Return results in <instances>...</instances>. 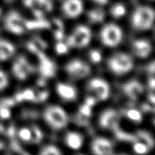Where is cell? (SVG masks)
Wrapping results in <instances>:
<instances>
[{
	"instance_id": "40",
	"label": "cell",
	"mask_w": 155,
	"mask_h": 155,
	"mask_svg": "<svg viewBox=\"0 0 155 155\" xmlns=\"http://www.w3.org/2000/svg\"><path fill=\"white\" fill-rule=\"evenodd\" d=\"M11 110L9 107H0V118L3 120H7L11 117Z\"/></svg>"
},
{
	"instance_id": "38",
	"label": "cell",
	"mask_w": 155,
	"mask_h": 155,
	"mask_svg": "<svg viewBox=\"0 0 155 155\" xmlns=\"http://www.w3.org/2000/svg\"><path fill=\"white\" fill-rule=\"evenodd\" d=\"M48 95H49V93H48V91H40V92H38L37 95H36L34 102H42L48 98Z\"/></svg>"
},
{
	"instance_id": "4",
	"label": "cell",
	"mask_w": 155,
	"mask_h": 155,
	"mask_svg": "<svg viewBox=\"0 0 155 155\" xmlns=\"http://www.w3.org/2000/svg\"><path fill=\"white\" fill-rule=\"evenodd\" d=\"M92 39V33L89 27L84 25H79L74 29V32L68 38L67 44L69 47L82 48L87 46Z\"/></svg>"
},
{
	"instance_id": "27",
	"label": "cell",
	"mask_w": 155,
	"mask_h": 155,
	"mask_svg": "<svg viewBox=\"0 0 155 155\" xmlns=\"http://www.w3.org/2000/svg\"><path fill=\"white\" fill-rule=\"evenodd\" d=\"M125 116L133 122L140 123L142 120V113L137 109H130L126 112Z\"/></svg>"
},
{
	"instance_id": "43",
	"label": "cell",
	"mask_w": 155,
	"mask_h": 155,
	"mask_svg": "<svg viewBox=\"0 0 155 155\" xmlns=\"http://www.w3.org/2000/svg\"><path fill=\"white\" fill-rule=\"evenodd\" d=\"M14 99H15V102L16 103H21L23 101H24V99H23V97H22V94H21V92H18V93L15 95V98H14Z\"/></svg>"
},
{
	"instance_id": "6",
	"label": "cell",
	"mask_w": 155,
	"mask_h": 155,
	"mask_svg": "<svg viewBox=\"0 0 155 155\" xmlns=\"http://www.w3.org/2000/svg\"><path fill=\"white\" fill-rule=\"evenodd\" d=\"M25 20L16 11H11L4 20V27L8 31L14 34H22L25 32Z\"/></svg>"
},
{
	"instance_id": "22",
	"label": "cell",
	"mask_w": 155,
	"mask_h": 155,
	"mask_svg": "<svg viewBox=\"0 0 155 155\" xmlns=\"http://www.w3.org/2000/svg\"><path fill=\"white\" fill-rule=\"evenodd\" d=\"M53 27V32H54V38L58 41H61L64 36V26L63 22L58 18H54L52 24H51V27Z\"/></svg>"
},
{
	"instance_id": "18",
	"label": "cell",
	"mask_w": 155,
	"mask_h": 155,
	"mask_svg": "<svg viewBox=\"0 0 155 155\" xmlns=\"http://www.w3.org/2000/svg\"><path fill=\"white\" fill-rule=\"evenodd\" d=\"M66 145L74 150L80 149L83 143V136L77 132H69L64 138Z\"/></svg>"
},
{
	"instance_id": "26",
	"label": "cell",
	"mask_w": 155,
	"mask_h": 155,
	"mask_svg": "<svg viewBox=\"0 0 155 155\" xmlns=\"http://www.w3.org/2000/svg\"><path fill=\"white\" fill-rule=\"evenodd\" d=\"M126 12H127V8H126L125 5L121 3L115 4L110 8V14L114 18H117V19L124 16L126 15Z\"/></svg>"
},
{
	"instance_id": "48",
	"label": "cell",
	"mask_w": 155,
	"mask_h": 155,
	"mask_svg": "<svg viewBox=\"0 0 155 155\" xmlns=\"http://www.w3.org/2000/svg\"><path fill=\"white\" fill-rule=\"evenodd\" d=\"M153 122H154V124H155V118L154 119V120H153Z\"/></svg>"
},
{
	"instance_id": "28",
	"label": "cell",
	"mask_w": 155,
	"mask_h": 155,
	"mask_svg": "<svg viewBox=\"0 0 155 155\" xmlns=\"http://www.w3.org/2000/svg\"><path fill=\"white\" fill-rule=\"evenodd\" d=\"M30 130H31V142H30L33 144H39L43 137L41 130L37 126L33 125L30 128Z\"/></svg>"
},
{
	"instance_id": "15",
	"label": "cell",
	"mask_w": 155,
	"mask_h": 155,
	"mask_svg": "<svg viewBox=\"0 0 155 155\" xmlns=\"http://www.w3.org/2000/svg\"><path fill=\"white\" fill-rule=\"evenodd\" d=\"M122 90L130 99L137 100L143 93L144 87L142 83L137 80H132L123 85Z\"/></svg>"
},
{
	"instance_id": "46",
	"label": "cell",
	"mask_w": 155,
	"mask_h": 155,
	"mask_svg": "<svg viewBox=\"0 0 155 155\" xmlns=\"http://www.w3.org/2000/svg\"><path fill=\"white\" fill-rule=\"evenodd\" d=\"M5 148V144L2 142H0V150L3 149Z\"/></svg>"
},
{
	"instance_id": "35",
	"label": "cell",
	"mask_w": 155,
	"mask_h": 155,
	"mask_svg": "<svg viewBox=\"0 0 155 155\" xmlns=\"http://www.w3.org/2000/svg\"><path fill=\"white\" fill-rule=\"evenodd\" d=\"M89 58L93 63L98 64L101 62L102 56H101V52L98 50L93 49L89 51Z\"/></svg>"
},
{
	"instance_id": "11",
	"label": "cell",
	"mask_w": 155,
	"mask_h": 155,
	"mask_svg": "<svg viewBox=\"0 0 155 155\" xmlns=\"http://www.w3.org/2000/svg\"><path fill=\"white\" fill-rule=\"evenodd\" d=\"M39 59V72L42 79L51 78L56 74V65L52 60L45 54L43 51H40L36 54Z\"/></svg>"
},
{
	"instance_id": "14",
	"label": "cell",
	"mask_w": 155,
	"mask_h": 155,
	"mask_svg": "<svg viewBox=\"0 0 155 155\" xmlns=\"http://www.w3.org/2000/svg\"><path fill=\"white\" fill-rule=\"evenodd\" d=\"M62 11L67 18H76L80 16L83 11L82 0H64L62 4Z\"/></svg>"
},
{
	"instance_id": "37",
	"label": "cell",
	"mask_w": 155,
	"mask_h": 155,
	"mask_svg": "<svg viewBox=\"0 0 155 155\" xmlns=\"http://www.w3.org/2000/svg\"><path fill=\"white\" fill-rule=\"evenodd\" d=\"M76 124L79 126H83V127H86V126L89 125V117H86L83 116V115L78 114L77 115L75 118Z\"/></svg>"
},
{
	"instance_id": "17",
	"label": "cell",
	"mask_w": 155,
	"mask_h": 155,
	"mask_svg": "<svg viewBox=\"0 0 155 155\" xmlns=\"http://www.w3.org/2000/svg\"><path fill=\"white\" fill-rule=\"evenodd\" d=\"M132 47L134 54L141 58L148 57L152 51V46L151 43L145 39H136L133 41Z\"/></svg>"
},
{
	"instance_id": "3",
	"label": "cell",
	"mask_w": 155,
	"mask_h": 155,
	"mask_svg": "<svg viewBox=\"0 0 155 155\" xmlns=\"http://www.w3.org/2000/svg\"><path fill=\"white\" fill-rule=\"evenodd\" d=\"M110 71L115 75L121 76L132 71L134 67L133 60L130 54L124 52L116 53L107 61Z\"/></svg>"
},
{
	"instance_id": "7",
	"label": "cell",
	"mask_w": 155,
	"mask_h": 155,
	"mask_svg": "<svg viewBox=\"0 0 155 155\" xmlns=\"http://www.w3.org/2000/svg\"><path fill=\"white\" fill-rule=\"evenodd\" d=\"M87 89L99 101H105L110 95V88L108 83L101 78L92 79L88 83Z\"/></svg>"
},
{
	"instance_id": "39",
	"label": "cell",
	"mask_w": 155,
	"mask_h": 155,
	"mask_svg": "<svg viewBox=\"0 0 155 155\" xmlns=\"http://www.w3.org/2000/svg\"><path fill=\"white\" fill-rule=\"evenodd\" d=\"M8 85V79L7 75L2 71H0V90L5 89Z\"/></svg>"
},
{
	"instance_id": "2",
	"label": "cell",
	"mask_w": 155,
	"mask_h": 155,
	"mask_svg": "<svg viewBox=\"0 0 155 155\" xmlns=\"http://www.w3.org/2000/svg\"><path fill=\"white\" fill-rule=\"evenodd\" d=\"M43 118L46 124L54 130H61L68 124V117L65 110L59 106L51 105L45 108Z\"/></svg>"
},
{
	"instance_id": "24",
	"label": "cell",
	"mask_w": 155,
	"mask_h": 155,
	"mask_svg": "<svg viewBox=\"0 0 155 155\" xmlns=\"http://www.w3.org/2000/svg\"><path fill=\"white\" fill-rule=\"evenodd\" d=\"M5 155H30L28 152L24 151L15 137L12 138L9 145V149Z\"/></svg>"
},
{
	"instance_id": "12",
	"label": "cell",
	"mask_w": 155,
	"mask_h": 155,
	"mask_svg": "<svg viewBox=\"0 0 155 155\" xmlns=\"http://www.w3.org/2000/svg\"><path fill=\"white\" fill-rule=\"evenodd\" d=\"M98 122L102 129L113 130L120 126V116L114 109H107L101 114Z\"/></svg>"
},
{
	"instance_id": "21",
	"label": "cell",
	"mask_w": 155,
	"mask_h": 155,
	"mask_svg": "<svg viewBox=\"0 0 155 155\" xmlns=\"http://www.w3.org/2000/svg\"><path fill=\"white\" fill-rule=\"evenodd\" d=\"M0 51L4 61L8 60L13 56L15 52V47L12 43L5 39H0Z\"/></svg>"
},
{
	"instance_id": "5",
	"label": "cell",
	"mask_w": 155,
	"mask_h": 155,
	"mask_svg": "<svg viewBox=\"0 0 155 155\" xmlns=\"http://www.w3.org/2000/svg\"><path fill=\"white\" fill-rule=\"evenodd\" d=\"M100 39L103 45L106 46H117L123 39L122 30L117 24H107L101 29L100 33Z\"/></svg>"
},
{
	"instance_id": "29",
	"label": "cell",
	"mask_w": 155,
	"mask_h": 155,
	"mask_svg": "<svg viewBox=\"0 0 155 155\" xmlns=\"http://www.w3.org/2000/svg\"><path fill=\"white\" fill-rule=\"evenodd\" d=\"M39 155H62V154L57 147L49 145L44 147Z\"/></svg>"
},
{
	"instance_id": "20",
	"label": "cell",
	"mask_w": 155,
	"mask_h": 155,
	"mask_svg": "<svg viewBox=\"0 0 155 155\" xmlns=\"http://www.w3.org/2000/svg\"><path fill=\"white\" fill-rule=\"evenodd\" d=\"M113 132L114 133L115 137L119 141H121V142H133V143H134V142L138 141V138L136 134L134 135L132 134V133H129L124 131L123 130H121L120 126H118L116 128L114 129Z\"/></svg>"
},
{
	"instance_id": "13",
	"label": "cell",
	"mask_w": 155,
	"mask_h": 155,
	"mask_svg": "<svg viewBox=\"0 0 155 155\" xmlns=\"http://www.w3.org/2000/svg\"><path fill=\"white\" fill-rule=\"evenodd\" d=\"M94 155H113L114 145L110 140L102 137H97L91 145Z\"/></svg>"
},
{
	"instance_id": "30",
	"label": "cell",
	"mask_w": 155,
	"mask_h": 155,
	"mask_svg": "<svg viewBox=\"0 0 155 155\" xmlns=\"http://www.w3.org/2000/svg\"><path fill=\"white\" fill-rule=\"evenodd\" d=\"M150 148L145 144L137 141L133 143V150L138 154H145L148 152Z\"/></svg>"
},
{
	"instance_id": "36",
	"label": "cell",
	"mask_w": 155,
	"mask_h": 155,
	"mask_svg": "<svg viewBox=\"0 0 155 155\" xmlns=\"http://www.w3.org/2000/svg\"><path fill=\"white\" fill-rule=\"evenodd\" d=\"M146 71L148 73V79L155 80V60L148 64L146 67Z\"/></svg>"
},
{
	"instance_id": "31",
	"label": "cell",
	"mask_w": 155,
	"mask_h": 155,
	"mask_svg": "<svg viewBox=\"0 0 155 155\" xmlns=\"http://www.w3.org/2000/svg\"><path fill=\"white\" fill-rule=\"evenodd\" d=\"M18 137L25 142H31V130L30 129L24 127L18 131Z\"/></svg>"
},
{
	"instance_id": "51",
	"label": "cell",
	"mask_w": 155,
	"mask_h": 155,
	"mask_svg": "<svg viewBox=\"0 0 155 155\" xmlns=\"http://www.w3.org/2000/svg\"><path fill=\"white\" fill-rule=\"evenodd\" d=\"M8 1H11V0H8Z\"/></svg>"
},
{
	"instance_id": "32",
	"label": "cell",
	"mask_w": 155,
	"mask_h": 155,
	"mask_svg": "<svg viewBox=\"0 0 155 155\" xmlns=\"http://www.w3.org/2000/svg\"><path fill=\"white\" fill-rule=\"evenodd\" d=\"M92 107H90L89 105H88L86 103H83L80 107L79 108V111L78 114H80L83 115V116L86 117H90L92 116Z\"/></svg>"
},
{
	"instance_id": "23",
	"label": "cell",
	"mask_w": 155,
	"mask_h": 155,
	"mask_svg": "<svg viewBox=\"0 0 155 155\" xmlns=\"http://www.w3.org/2000/svg\"><path fill=\"white\" fill-rule=\"evenodd\" d=\"M138 141L145 144L151 149L154 147V139L149 133L144 130H139L136 133Z\"/></svg>"
},
{
	"instance_id": "1",
	"label": "cell",
	"mask_w": 155,
	"mask_h": 155,
	"mask_svg": "<svg viewBox=\"0 0 155 155\" xmlns=\"http://www.w3.org/2000/svg\"><path fill=\"white\" fill-rule=\"evenodd\" d=\"M155 21V11L149 6H139L131 18L132 27L138 31L149 30Z\"/></svg>"
},
{
	"instance_id": "19",
	"label": "cell",
	"mask_w": 155,
	"mask_h": 155,
	"mask_svg": "<svg viewBox=\"0 0 155 155\" xmlns=\"http://www.w3.org/2000/svg\"><path fill=\"white\" fill-rule=\"evenodd\" d=\"M26 30H39V29H49L51 28V24L48 21L42 18H36L33 21L25 20L24 21Z\"/></svg>"
},
{
	"instance_id": "44",
	"label": "cell",
	"mask_w": 155,
	"mask_h": 155,
	"mask_svg": "<svg viewBox=\"0 0 155 155\" xmlns=\"http://www.w3.org/2000/svg\"><path fill=\"white\" fill-rule=\"evenodd\" d=\"M148 100L151 102V104H152L153 105H155V95L154 94H150L148 95Z\"/></svg>"
},
{
	"instance_id": "33",
	"label": "cell",
	"mask_w": 155,
	"mask_h": 155,
	"mask_svg": "<svg viewBox=\"0 0 155 155\" xmlns=\"http://www.w3.org/2000/svg\"><path fill=\"white\" fill-rule=\"evenodd\" d=\"M69 48L68 45L67 43H64L62 41H58L55 46V51L58 54H66L69 51Z\"/></svg>"
},
{
	"instance_id": "8",
	"label": "cell",
	"mask_w": 155,
	"mask_h": 155,
	"mask_svg": "<svg viewBox=\"0 0 155 155\" xmlns=\"http://www.w3.org/2000/svg\"><path fill=\"white\" fill-rule=\"evenodd\" d=\"M67 74L74 79H83L91 74V68L89 64L80 59L71 61L65 66Z\"/></svg>"
},
{
	"instance_id": "49",
	"label": "cell",
	"mask_w": 155,
	"mask_h": 155,
	"mask_svg": "<svg viewBox=\"0 0 155 155\" xmlns=\"http://www.w3.org/2000/svg\"><path fill=\"white\" fill-rule=\"evenodd\" d=\"M118 155H127V154H118Z\"/></svg>"
},
{
	"instance_id": "16",
	"label": "cell",
	"mask_w": 155,
	"mask_h": 155,
	"mask_svg": "<svg viewBox=\"0 0 155 155\" xmlns=\"http://www.w3.org/2000/svg\"><path fill=\"white\" fill-rule=\"evenodd\" d=\"M56 91L61 98L66 101H72L77 99V90L74 86L66 83H59L56 86Z\"/></svg>"
},
{
	"instance_id": "42",
	"label": "cell",
	"mask_w": 155,
	"mask_h": 155,
	"mask_svg": "<svg viewBox=\"0 0 155 155\" xmlns=\"http://www.w3.org/2000/svg\"><path fill=\"white\" fill-rule=\"evenodd\" d=\"M96 102H97V98H95V97L89 96L86 98L84 103H86V104H87L88 105H89L90 107H92L94 105H95Z\"/></svg>"
},
{
	"instance_id": "41",
	"label": "cell",
	"mask_w": 155,
	"mask_h": 155,
	"mask_svg": "<svg viewBox=\"0 0 155 155\" xmlns=\"http://www.w3.org/2000/svg\"><path fill=\"white\" fill-rule=\"evenodd\" d=\"M31 40L33 41V42H34V43L36 44V45L40 48V49H42V51L47 48L46 42H45L43 39H41L40 37H39V36H35V37H33Z\"/></svg>"
},
{
	"instance_id": "10",
	"label": "cell",
	"mask_w": 155,
	"mask_h": 155,
	"mask_svg": "<svg viewBox=\"0 0 155 155\" xmlns=\"http://www.w3.org/2000/svg\"><path fill=\"white\" fill-rule=\"evenodd\" d=\"M34 71V68L24 56H19L12 65V72L20 80H26Z\"/></svg>"
},
{
	"instance_id": "25",
	"label": "cell",
	"mask_w": 155,
	"mask_h": 155,
	"mask_svg": "<svg viewBox=\"0 0 155 155\" xmlns=\"http://www.w3.org/2000/svg\"><path fill=\"white\" fill-rule=\"evenodd\" d=\"M89 21L92 24L100 23L104 21L105 18V13L104 11L101 9H94V10L89 11L87 14Z\"/></svg>"
},
{
	"instance_id": "45",
	"label": "cell",
	"mask_w": 155,
	"mask_h": 155,
	"mask_svg": "<svg viewBox=\"0 0 155 155\" xmlns=\"http://www.w3.org/2000/svg\"><path fill=\"white\" fill-rule=\"evenodd\" d=\"M92 1L98 3V4H101V5H105L108 2L109 0H92Z\"/></svg>"
},
{
	"instance_id": "47",
	"label": "cell",
	"mask_w": 155,
	"mask_h": 155,
	"mask_svg": "<svg viewBox=\"0 0 155 155\" xmlns=\"http://www.w3.org/2000/svg\"><path fill=\"white\" fill-rule=\"evenodd\" d=\"M1 15H2V9L0 8V18H1Z\"/></svg>"
},
{
	"instance_id": "34",
	"label": "cell",
	"mask_w": 155,
	"mask_h": 155,
	"mask_svg": "<svg viewBox=\"0 0 155 155\" xmlns=\"http://www.w3.org/2000/svg\"><path fill=\"white\" fill-rule=\"evenodd\" d=\"M22 94V97L24 101H34L35 98H36V93L34 91L30 89H27L21 92Z\"/></svg>"
},
{
	"instance_id": "9",
	"label": "cell",
	"mask_w": 155,
	"mask_h": 155,
	"mask_svg": "<svg viewBox=\"0 0 155 155\" xmlns=\"http://www.w3.org/2000/svg\"><path fill=\"white\" fill-rule=\"evenodd\" d=\"M23 3L33 11L36 18H42L45 14L51 12L54 8L51 0H23Z\"/></svg>"
},
{
	"instance_id": "50",
	"label": "cell",
	"mask_w": 155,
	"mask_h": 155,
	"mask_svg": "<svg viewBox=\"0 0 155 155\" xmlns=\"http://www.w3.org/2000/svg\"><path fill=\"white\" fill-rule=\"evenodd\" d=\"M77 155H83V154H77Z\"/></svg>"
}]
</instances>
